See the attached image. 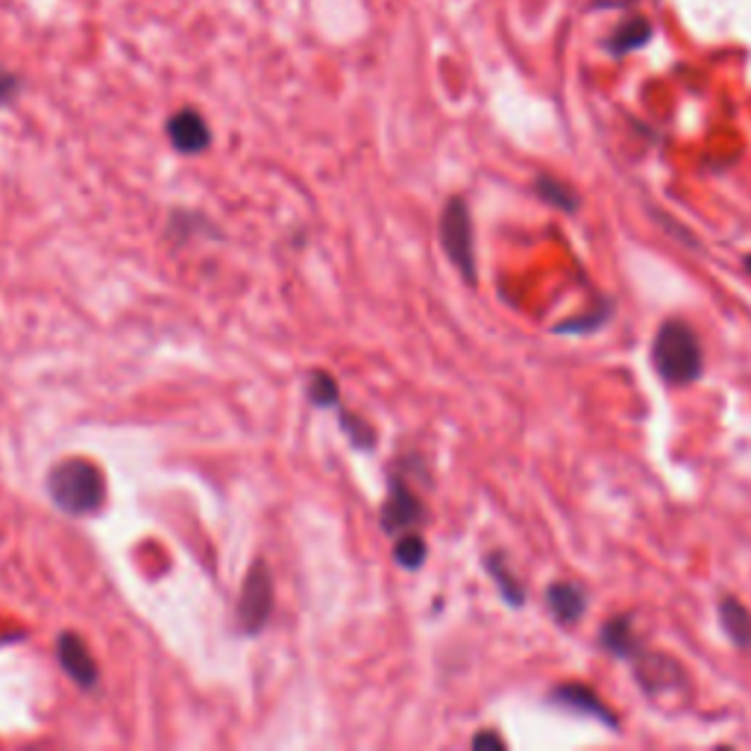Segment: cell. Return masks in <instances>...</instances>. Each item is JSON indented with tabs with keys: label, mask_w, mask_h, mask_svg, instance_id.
<instances>
[{
	"label": "cell",
	"mask_w": 751,
	"mask_h": 751,
	"mask_svg": "<svg viewBox=\"0 0 751 751\" xmlns=\"http://www.w3.org/2000/svg\"><path fill=\"white\" fill-rule=\"evenodd\" d=\"M426 555H429V549H426V541L420 538V532L399 534L397 543H394V561L403 570H420Z\"/></svg>",
	"instance_id": "16"
},
{
	"label": "cell",
	"mask_w": 751,
	"mask_h": 751,
	"mask_svg": "<svg viewBox=\"0 0 751 751\" xmlns=\"http://www.w3.org/2000/svg\"><path fill=\"white\" fill-rule=\"evenodd\" d=\"M649 39H651V24L646 21V18L634 15L614 30V35H611V51H614L616 56H623V53L643 48Z\"/></svg>",
	"instance_id": "11"
},
{
	"label": "cell",
	"mask_w": 751,
	"mask_h": 751,
	"mask_svg": "<svg viewBox=\"0 0 751 751\" xmlns=\"http://www.w3.org/2000/svg\"><path fill=\"white\" fill-rule=\"evenodd\" d=\"M552 699H555L561 708L575 710V713H584V717L599 719V722H605V726H611V728L616 726L614 713H611V710L599 701V696H596L593 690H587L584 684H564V687H557V690L552 692Z\"/></svg>",
	"instance_id": "8"
},
{
	"label": "cell",
	"mask_w": 751,
	"mask_h": 751,
	"mask_svg": "<svg viewBox=\"0 0 751 751\" xmlns=\"http://www.w3.org/2000/svg\"><path fill=\"white\" fill-rule=\"evenodd\" d=\"M56 660L60 667L65 669V676L83 687V690H94L97 681H101V667L97 660L92 658V649L85 646V640H80L74 632H62L60 640H56Z\"/></svg>",
	"instance_id": "6"
},
{
	"label": "cell",
	"mask_w": 751,
	"mask_h": 751,
	"mask_svg": "<svg viewBox=\"0 0 751 751\" xmlns=\"http://www.w3.org/2000/svg\"><path fill=\"white\" fill-rule=\"evenodd\" d=\"M21 94V76L0 69V106H9Z\"/></svg>",
	"instance_id": "19"
},
{
	"label": "cell",
	"mask_w": 751,
	"mask_h": 751,
	"mask_svg": "<svg viewBox=\"0 0 751 751\" xmlns=\"http://www.w3.org/2000/svg\"><path fill=\"white\" fill-rule=\"evenodd\" d=\"M273 599H277V591H273V573L268 570L264 561H255L250 566V573L244 578V587H241V596H238V628L247 637H255L262 632L264 625L271 623L273 614Z\"/></svg>",
	"instance_id": "4"
},
{
	"label": "cell",
	"mask_w": 751,
	"mask_h": 751,
	"mask_svg": "<svg viewBox=\"0 0 751 751\" xmlns=\"http://www.w3.org/2000/svg\"><path fill=\"white\" fill-rule=\"evenodd\" d=\"M168 142L174 144V150L182 156H197V153L209 150L211 129L206 118L197 109H179L174 112L165 124Z\"/></svg>",
	"instance_id": "7"
},
{
	"label": "cell",
	"mask_w": 751,
	"mask_h": 751,
	"mask_svg": "<svg viewBox=\"0 0 751 751\" xmlns=\"http://www.w3.org/2000/svg\"><path fill=\"white\" fill-rule=\"evenodd\" d=\"M549 611H552V616H555L557 623H575L578 616L584 614V608H587V596H584L575 584H552L549 587Z\"/></svg>",
	"instance_id": "9"
},
{
	"label": "cell",
	"mask_w": 751,
	"mask_h": 751,
	"mask_svg": "<svg viewBox=\"0 0 751 751\" xmlns=\"http://www.w3.org/2000/svg\"><path fill=\"white\" fill-rule=\"evenodd\" d=\"M488 745H493V749H505V743H502L497 734H476L473 737V749H488Z\"/></svg>",
	"instance_id": "20"
},
{
	"label": "cell",
	"mask_w": 751,
	"mask_h": 751,
	"mask_svg": "<svg viewBox=\"0 0 751 751\" xmlns=\"http://www.w3.org/2000/svg\"><path fill=\"white\" fill-rule=\"evenodd\" d=\"M305 394H309V403L317 408H335L341 406V388L335 376H330L326 371H312L309 373V382H305Z\"/></svg>",
	"instance_id": "13"
},
{
	"label": "cell",
	"mask_w": 751,
	"mask_h": 751,
	"mask_svg": "<svg viewBox=\"0 0 751 751\" xmlns=\"http://www.w3.org/2000/svg\"><path fill=\"white\" fill-rule=\"evenodd\" d=\"M388 499L382 505V532L388 538H399L406 532H417L426 523V505L420 497L414 493L411 484L403 479V473H390L388 479Z\"/></svg>",
	"instance_id": "5"
},
{
	"label": "cell",
	"mask_w": 751,
	"mask_h": 751,
	"mask_svg": "<svg viewBox=\"0 0 751 751\" xmlns=\"http://www.w3.org/2000/svg\"><path fill=\"white\" fill-rule=\"evenodd\" d=\"M538 195H541L546 204L557 206V209H564V211L578 209V197L573 195V188L564 186V182H557V179H552V177L538 179Z\"/></svg>",
	"instance_id": "18"
},
{
	"label": "cell",
	"mask_w": 751,
	"mask_h": 751,
	"mask_svg": "<svg viewBox=\"0 0 751 751\" xmlns=\"http://www.w3.org/2000/svg\"><path fill=\"white\" fill-rule=\"evenodd\" d=\"M664 664H667V658H655V655L640 660V667H637V678H640V684L649 692H664V690H669V687H678V678H667L664 672H660Z\"/></svg>",
	"instance_id": "17"
},
{
	"label": "cell",
	"mask_w": 751,
	"mask_h": 751,
	"mask_svg": "<svg viewBox=\"0 0 751 751\" xmlns=\"http://www.w3.org/2000/svg\"><path fill=\"white\" fill-rule=\"evenodd\" d=\"M335 414H338V426L344 429V435L350 438V444H353L355 449H367L371 452L373 447H376V431H373V426L364 417H358V414L346 411L344 406L335 408Z\"/></svg>",
	"instance_id": "15"
},
{
	"label": "cell",
	"mask_w": 751,
	"mask_h": 751,
	"mask_svg": "<svg viewBox=\"0 0 751 751\" xmlns=\"http://www.w3.org/2000/svg\"><path fill=\"white\" fill-rule=\"evenodd\" d=\"M602 646L608 651H614L616 658H632L634 649H637V640L632 634V623L625 616H616L611 623L602 625Z\"/></svg>",
	"instance_id": "14"
},
{
	"label": "cell",
	"mask_w": 751,
	"mask_h": 751,
	"mask_svg": "<svg viewBox=\"0 0 751 751\" xmlns=\"http://www.w3.org/2000/svg\"><path fill=\"white\" fill-rule=\"evenodd\" d=\"M745 268H749V273H751V255H745Z\"/></svg>",
	"instance_id": "21"
},
{
	"label": "cell",
	"mask_w": 751,
	"mask_h": 751,
	"mask_svg": "<svg viewBox=\"0 0 751 751\" xmlns=\"http://www.w3.org/2000/svg\"><path fill=\"white\" fill-rule=\"evenodd\" d=\"M719 623L737 646H751V614L737 599H722L719 605Z\"/></svg>",
	"instance_id": "10"
},
{
	"label": "cell",
	"mask_w": 751,
	"mask_h": 751,
	"mask_svg": "<svg viewBox=\"0 0 751 751\" xmlns=\"http://www.w3.org/2000/svg\"><path fill=\"white\" fill-rule=\"evenodd\" d=\"M484 566H488L490 578L497 582L499 593H502V599H505L508 605L520 608V605L525 602V593H523V587H520V582H517L514 575H511V570H508L505 557L499 555V552H493V555L484 557Z\"/></svg>",
	"instance_id": "12"
},
{
	"label": "cell",
	"mask_w": 751,
	"mask_h": 751,
	"mask_svg": "<svg viewBox=\"0 0 751 751\" xmlns=\"http://www.w3.org/2000/svg\"><path fill=\"white\" fill-rule=\"evenodd\" d=\"M440 244L447 250L461 277L476 285V247H473V220H470V209L461 197H452L444 206L440 215Z\"/></svg>",
	"instance_id": "3"
},
{
	"label": "cell",
	"mask_w": 751,
	"mask_h": 751,
	"mask_svg": "<svg viewBox=\"0 0 751 751\" xmlns=\"http://www.w3.org/2000/svg\"><path fill=\"white\" fill-rule=\"evenodd\" d=\"M655 367L672 385L696 382L701 373V346L687 323L669 321L655 338Z\"/></svg>",
	"instance_id": "2"
},
{
	"label": "cell",
	"mask_w": 751,
	"mask_h": 751,
	"mask_svg": "<svg viewBox=\"0 0 751 751\" xmlns=\"http://www.w3.org/2000/svg\"><path fill=\"white\" fill-rule=\"evenodd\" d=\"M44 488L53 505L71 517L97 514L106 502L103 473L85 458H65L60 465H53L44 479Z\"/></svg>",
	"instance_id": "1"
}]
</instances>
